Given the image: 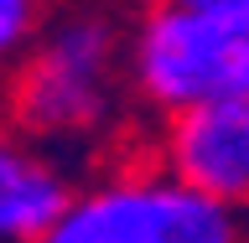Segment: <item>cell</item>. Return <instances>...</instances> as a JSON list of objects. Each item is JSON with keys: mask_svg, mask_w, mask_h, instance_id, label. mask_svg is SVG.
Here are the masks:
<instances>
[{"mask_svg": "<svg viewBox=\"0 0 249 243\" xmlns=\"http://www.w3.org/2000/svg\"><path fill=\"white\" fill-rule=\"evenodd\" d=\"M124 83V31L104 11H68L16 62L11 119L42 145H73L109 124Z\"/></svg>", "mask_w": 249, "mask_h": 243, "instance_id": "cell-1", "label": "cell"}, {"mask_svg": "<svg viewBox=\"0 0 249 243\" xmlns=\"http://www.w3.org/2000/svg\"><path fill=\"white\" fill-rule=\"evenodd\" d=\"M124 78L151 114L249 93V11L145 0L124 36Z\"/></svg>", "mask_w": 249, "mask_h": 243, "instance_id": "cell-2", "label": "cell"}, {"mask_svg": "<svg viewBox=\"0 0 249 243\" xmlns=\"http://www.w3.org/2000/svg\"><path fill=\"white\" fill-rule=\"evenodd\" d=\"M36 243H244L239 212L187 186L156 155L73 186Z\"/></svg>", "mask_w": 249, "mask_h": 243, "instance_id": "cell-3", "label": "cell"}, {"mask_svg": "<svg viewBox=\"0 0 249 243\" xmlns=\"http://www.w3.org/2000/svg\"><path fill=\"white\" fill-rule=\"evenodd\" d=\"M151 155L213 202L249 212V93L208 98L161 119Z\"/></svg>", "mask_w": 249, "mask_h": 243, "instance_id": "cell-4", "label": "cell"}, {"mask_svg": "<svg viewBox=\"0 0 249 243\" xmlns=\"http://www.w3.org/2000/svg\"><path fill=\"white\" fill-rule=\"evenodd\" d=\"M73 197L68 166L36 135L0 119V243H36Z\"/></svg>", "mask_w": 249, "mask_h": 243, "instance_id": "cell-5", "label": "cell"}, {"mask_svg": "<svg viewBox=\"0 0 249 243\" xmlns=\"http://www.w3.org/2000/svg\"><path fill=\"white\" fill-rule=\"evenodd\" d=\"M42 31V5L36 0H0V67H16L21 52Z\"/></svg>", "mask_w": 249, "mask_h": 243, "instance_id": "cell-6", "label": "cell"}, {"mask_svg": "<svg viewBox=\"0 0 249 243\" xmlns=\"http://www.w3.org/2000/svg\"><path fill=\"white\" fill-rule=\"evenodd\" d=\"M177 5H202V11H249V0H177Z\"/></svg>", "mask_w": 249, "mask_h": 243, "instance_id": "cell-7", "label": "cell"}, {"mask_svg": "<svg viewBox=\"0 0 249 243\" xmlns=\"http://www.w3.org/2000/svg\"><path fill=\"white\" fill-rule=\"evenodd\" d=\"M36 5H42V11H52V5H62V0H36Z\"/></svg>", "mask_w": 249, "mask_h": 243, "instance_id": "cell-8", "label": "cell"}]
</instances>
